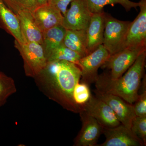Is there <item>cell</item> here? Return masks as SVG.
I'll list each match as a JSON object with an SVG mask.
<instances>
[{"mask_svg":"<svg viewBox=\"0 0 146 146\" xmlns=\"http://www.w3.org/2000/svg\"><path fill=\"white\" fill-rule=\"evenodd\" d=\"M14 46L23 58L25 75L34 78L48 63L42 45L34 42L21 44L15 40Z\"/></svg>","mask_w":146,"mask_h":146,"instance_id":"277c9868","label":"cell"},{"mask_svg":"<svg viewBox=\"0 0 146 146\" xmlns=\"http://www.w3.org/2000/svg\"><path fill=\"white\" fill-rule=\"evenodd\" d=\"M5 3L17 14L23 11L32 12L37 7L36 0H3Z\"/></svg>","mask_w":146,"mask_h":146,"instance_id":"7402d4cb","label":"cell"},{"mask_svg":"<svg viewBox=\"0 0 146 146\" xmlns=\"http://www.w3.org/2000/svg\"><path fill=\"white\" fill-rule=\"evenodd\" d=\"M105 141L96 146H143V142L129 129L120 124L113 127L102 128Z\"/></svg>","mask_w":146,"mask_h":146,"instance_id":"30bf717a","label":"cell"},{"mask_svg":"<svg viewBox=\"0 0 146 146\" xmlns=\"http://www.w3.org/2000/svg\"><path fill=\"white\" fill-rule=\"evenodd\" d=\"M131 22L120 21L109 14H105L103 45L110 56L123 49L129 28Z\"/></svg>","mask_w":146,"mask_h":146,"instance_id":"3957f363","label":"cell"},{"mask_svg":"<svg viewBox=\"0 0 146 146\" xmlns=\"http://www.w3.org/2000/svg\"><path fill=\"white\" fill-rule=\"evenodd\" d=\"M16 15L19 19L21 32L26 43L34 42L42 44V32L35 23L31 12L21 11Z\"/></svg>","mask_w":146,"mask_h":146,"instance_id":"2e32d148","label":"cell"},{"mask_svg":"<svg viewBox=\"0 0 146 146\" xmlns=\"http://www.w3.org/2000/svg\"><path fill=\"white\" fill-rule=\"evenodd\" d=\"M81 78L77 65L60 60L47 63L34 79L36 87L49 99L68 111L79 113L82 108L74 100L73 91Z\"/></svg>","mask_w":146,"mask_h":146,"instance_id":"6da1fadb","label":"cell"},{"mask_svg":"<svg viewBox=\"0 0 146 146\" xmlns=\"http://www.w3.org/2000/svg\"><path fill=\"white\" fill-rule=\"evenodd\" d=\"M0 28L13 36L19 43H26L17 15L9 8L3 0H0Z\"/></svg>","mask_w":146,"mask_h":146,"instance_id":"9a60e30c","label":"cell"},{"mask_svg":"<svg viewBox=\"0 0 146 146\" xmlns=\"http://www.w3.org/2000/svg\"><path fill=\"white\" fill-rule=\"evenodd\" d=\"M31 14L42 32L54 27L62 25L63 14L60 11L48 3L37 6L32 11Z\"/></svg>","mask_w":146,"mask_h":146,"instance_id":"4fadbf2b","label":"cell"},{"mask_svg":"<svg viewBox=\"0 0 146 146\" xmlns=\"http://www.w3.org/2000/svg\"><path fill=\"white\" fill-rule=\"evenodd\" d=\"M80 114L82 125L74 141V146H96L103 127L95 118L82 110Z\"/></svg>","mask_w":146,"mask_h":146,"instance_id":"8fae6325","label":"cell"},{"mask_svg":"<svg viewBox=\"0 0 146 146\" xmlns=\"http://www.w3.org/2000/svg\"><path fill=\"white\" fill-rule=\"evenodd\" d=\"M139 7L140 12L129 28L124 48L146 45V0H141Z\"/></svg>","mask_w":146,"mask_h":146,"instance_id":"7c38bea8","label":"cell"},{"mask_svg":"<svg viewBox=\"0 0 146 146\" xmlns=\"http://www.w3.org/2000/svg\"><path fill=\"white\" fill-rule=\"evenodd\" d=\"M81 108L86 114L96 119L103 127H113L121 124L111 108L96 96L91 95Z\"/></svg>","mask_w":146,"mask_h":146,"instance_id":"ba28073f","label":"cell"},{"mask_svg":"<svg viewBox=\"0 0 146 146\" xmlns=\"http://www.w3.org/2000/svg\"><path fill=\"white\" fill-rule=\"evenodd\" d=\"M92 14L85 0H74L63 16L62 26L66 30H86Z\"/></svg>","mask_w":146,"mask_h":146,"instance_id":"52a82bcc","label":"cell"},{"mask_svg":"<svg viewBox=\"0 0 146 146\" xmlns=\"http://www.w3.org/2000/svg\"><path fill=\"white\" fill-rule=\"evenodd\" d=\"M16 91L14 80L3 72L0 75V107L4 105L9 98Z\"/></svg>","mask_w":146,"mask_h":146,"instance_id":"44dd1931","label":"cell"},{"mask_svg":"<svg viewBox=\"0 0 146 146\" xmlns=\"http://www.w3.org/2000/svg\"><path fill=\"white\" fill-rule=\"evenodd\" d=\"M146 51L142 53L133 65L119 78L112 79L108 73L98 75L95 81L96 89L121 98L133 104L138 96V92L145 66Z\"/></svg>","mask_w":146,"mask_h":146,"instance_id":"7a4b0ae2","label":"cell"},{"mask_svg":"<svg viewBox=\"0 0 146 146\" xmlns=\"http://www.w3.org/2000/svg\"><path fill=\"white\" fill-rule=\"evenodd\" d=\"M131 130L146 145V117L136 116L132 121Z\"/></svg>","mask_w":146,"mask_h":146,"instance_id":"d4e9b609","label":"cell"},{"mask_svg":"<svg viewBox=\"0 0 146 146\" xmlns=\"http://www.w3.org/2000/svg\"><path fill=\"white\" fill-rule=\"evenodd\" d=\"M89 10L92 13H98L103 11L105 6L115 4L121 5L126 11L132 8L136 9L139 6V2L131 1L130 0H85Z\"/></svg>","mask_w":146,"mask_h":146,"instance_id":"d6986e66","label":"cell"},{"mask_svg":"<svg viewBox=\"0 0 146 146\" xmlns=\"http://www.w3.org/2000/svg\"><path fill=\"white\" fill-rule=\"evenodd\" d=\"M91 95L89 84L80 80L77 84L73 91L74 100L81 108L88 102Z\"/></svg>","mask_w":146,"mask_h":146,"instance_id":"603a6c76","label":"cell"},{"mask_svg":"<svg viewBox=\"0 0 146 146\" xmlns=\"http://www.w3.org/2000/svg\"><path fill=\"white\" fill-rule=\"evenodd\" d=\"M104 11L93 13L86 29L88 54L96 49L103 42L105 26Z\"/></svg>","mask_w":146,"mask_h":146,"instance_id":"5bb4252c","label":"cell"},{"mask_svg":"<svg viewBox=\"0 0 146 146\" xmlns=\"http://www.w3.org/2000/svg\"><path fill=\"white\" fill-rule=\"evenodd\" d=\"M66 29L62 25L58 26L42 32V46L47 58L54 50L63 44Z\"/></svg>","mask_w":146,"mask_h":146,"instance_id":"e0dca14e","label":"cell"},{"mask_svg":"<svg viewBox=\"0 0 146 146\" xmlns=\"http://www.w3.org/2000/svg\"><path fill=\"white\" fill-rule=\"evenodd\" d=\"M133 105L136 116L146 117V83H141L138 92V96Z\"/></svg>","mask_w":146,"mask_h":146,"instance_id":"cb8c5ba5","label":"cell"},{"mask_svg":"<svg viewBox=\"0 0 146 146\" xmlns=\"http://www.w3.org/2000/svg\"><path fill=\"white\" fill-rule=\"evenodd\" d=\"M36 1H37V6H39L48 4L49 0H36Z\"/></svg>","mask_w":146,"mask_h":146,"instance_id":"4316f807","label":"cell"},{"mask_svg":"<svg viewBox=\"0 0 146 146\" xmlns=\"http://www.w3.org/2000/svg\"><path fill=\"white\" fill-rule=\"evenodd\" d=\"M145 51L146 45L127 47L110 56L101 68L110 70L108 74L110 77L116 79L122 76L133 65L139 56Z\"/></svg>","mask_w":146,"mask_h":146,"instance_id":"5b68a950","label":"cell"},{"mask_svg":"<svg viewBox=\"0 0 146 146\" xmlns=\"http://www.w3.org/2000/svg\"><path fill=\"white\" fill-rule=\"evenodd\" d=\"M74 0H49L48 3L60 11L63 16L67 11L68 5Z\"/></svg>","mask_w":146,"mask_h":146,"instance_id":"484cf974","label":"cell"},{"mask_svg":"<svg viewBox=\"0 0 146 146\" xmlns=\"http://www.w3.org/2000/svg\"><path fill=\"white\" fill-rule=\"evenodd\" d=\"M82 58L78 53L62 44L54 50L47 58V62L66 60L78 66L79 61Z\"/></svg>","mask_w":146,"mask_h":146,"instance_id":"ffe728a7","label":"cell"},{"mask_svg":"<svg viewBox=\"0 0 146 146\" xmlns=\"http://www.w3.org/2000/svg\"><path fill=\"white\" fill-rule=\"evenodd\" d=\"M63 44L82 57L88 54L86 30H66Z\"/></svg>","mask_w":146,"mask_h":146,"instance_id":"ac0fdd59","label":"cell"},{"mask_svg":"<svg viewBox=\"0 0 146 146\" xmlns=\"http://www.w3.org/2000/svg\"><path fill=\"white\" fill-rule=\"evenodd\" d=\"M110 56L108 51L103 44L93 52L81 58L78 66L81 71V81L88 84L95 83L98 76V70Z\"/></svg>","mask_w":146,"mask_h":146,"instance_id":"8992f818","label":"cell"},{"mask_svg":"<svg viewBox=\"0 0 146 146\" xmlns=\"http://www.w3.org/2000/svg\"><path fill=\"white\" fill-rule=\"evenodd\" d=\"M94 92L96 97L106 103L111 108L121 123L130 129L132 121L136 117L133 104L112 94L97 89Z\"/></svg>","mask_w":146,"mask_h":146,"instance_id":"9c48e42d","label":"cell"},{"mask_svg":"<svg viewBox=\"0 0 146 146\" xmlns=\"http://www.w3.org/2000/svg\"><path fill=\"white\" fill-rule=\"evenodd\" d=\"M3 73V72H1V71H0V75H1V74H2Z\"/></svg>","mask_w":146,"mask_h":146,"instance_id":"83f0119b","label":"cell"}]
</instances>
